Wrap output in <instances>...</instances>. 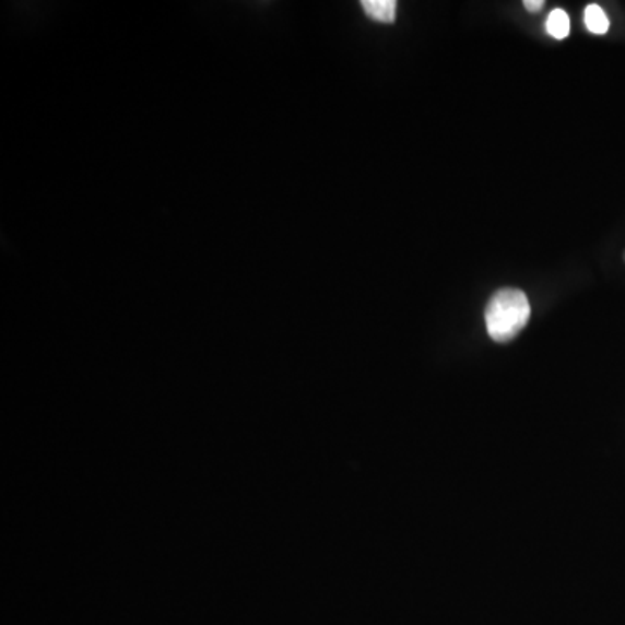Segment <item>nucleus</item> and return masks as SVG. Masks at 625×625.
I'll return each mask as SVG.
<instances>
[{
  "mask_svg": "<svg viewBox=\"0 0 625 625\" xmlns=\"http://www.w3.org/2000/svg\"><path fill=\"white\" fill-rule=\"evenodd\" d=\"M529 297L518 288H503L486 306L485 321L488 335L495 343H509L530 320Z\"/></svg>",
  "mask_w": 625,
  "mask_h": 625,
  "instance_id": "obj_1",
  "label": "nucleus"
},
{
  "mask_svg": "<svg viewBox=\"0 0 625 625\" xmlns=\"http://www.w3.org/2000/svg\"><path fill=\"white\" fill-rule=\"evenodd\" d=\"M367 16L379 23H393L397 17V2L394 0H364L362 2Z\"/></svg>",
  "mask_w": 625,
  "mask_h": 625,
  "instance_id": "obj_2",
  "label": "nucleus"
},
{
  "mask_svg": "<svg viewBox=\"0 0 625 625\" xmlns=\"http://www.w3.org/2000/svg\"><path fill=\"white\" fill-rule=\"evenodd\" d=\"M583 20H586V26H588V31L591 32V34L604 35L609 32V16L604 14L603 9L598 4H591L586 8Z\"/></svg>",
  "mask_w": 625,
  "mask_h": 625,
  "instance_id": "obj_3",
  "label": "nucleus"
},
{
  "mask_svg": "<svg viewBox=\"0 0 625 625\" xmlns=\"http://www.w3.org/2000/svg\"><path fill=\"white\" fill-rule=\"evenodd\" d=\"M547 32L554 38L563 40L570 34V17L563 11V9H554L553 13L547 17Z\"/></svg>",
  "mask_w": 625,
  "mask_h": 625,
  "instance_id": "obj_4",
  "label": "nucleus"
},
{
  "mask_svg": "<svg viewBox=\"0 0 625 625\" xmlns=\"http://www.w3.org/2000/svg\"><path fill=\"white\" fill-rule=\"evenodd\" d=\"M523 5L530 13H536V11H541L544 8V2L542 0H524Z\"/></svg>",
  "mask_w": 625,
  "mask_h": 625,
  "instance_id": "obj_5",
  "label": "nucleus"
},
{
  "mask_svg": "<svg viewBox=\"0 0 625 625\" xmlns=\"http://www.w3.org/2000/svg\"><path fill=\"white\" fill-rule=\"evenodd\" d=\"M625 259V258H624Z\"/></svg>",
  "mask_w": 625,
  "mask_h": 625,
  "instance_id": "obj_6",
  "label": "nucleus"
}]
</instances>
